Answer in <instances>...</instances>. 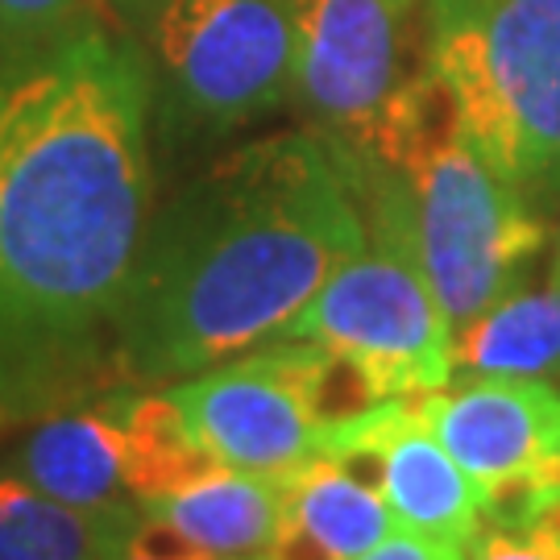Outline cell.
<instances>
[{
	"instance_id": "9",
	"label": "cell",
	"mask_w": 560,
	"mask_h": 560,
	"mask_svg": "<svg viewBox=\"0 0 560 560\" xmlns=\"http://www.w3.org/2000/svg\"><path fill=\"white\" fill-rule=\"evenodd\" d=\"M154 59L200 125H245L295 92V34L282 0H159Z\"/></svg>"
},
{
	"instance_id": "8",
	"label": "cell",
	"mask_w": 560,
	"mask_h": 560,
	"mask_svg": "<svg viewBox=\"0 0 560 560\" xmlns=\"http://www.w3.org/2000/svg\"><path fill=\"white\" fill-rule=\"evenodd\" d=\"M436 441L481 494L494 527H527L560 515V382L457 374L420 395Z\"/></svg>"
},
{
	"instance_id": "1",
	"label": "cell",
	"mask_w": 560,
	"mask_h": 560,
	"mask_svg": "<svg viewBox=\"0 0 560 560\" xmlns=\"http://www.w3.org/2000/svg\"><path fill=\"white\" fill-rule=\"evenodd\" d=\"M150 71L92 21L0 59V411H59L113 370L154 217Z\"/></svg>"
},
{
	"instance_id": "2",
	"label": "cell",
	"mask_w": 560,
	"mask_h": 560,
	"mask_svg": "<svg viewBox=\"0 0 560 560\" xmlns=\"http://www.w3.org/2000/svg\"><path fill=\"white\" fill-rule=\"evenodd\" d=\"M361 245L358 191L324 133L224 154L154 203L117 324V378L166 386L279 340Z\"/></svg>"
},
{
	"instance_id": "13",
	"label": "cell",
	"mask_w": 560,
	"mask_h": 560,
	"mask_svg": "<svg viewBox=\"0 0 560 560\" xmlns=\"http://www.w3.org/2000/svg\"><path fill=\"white\" fill-rule=\"evenodd\" d=\"M287 494L291 532L275 560H358L399 527L361 457L324 453L287 481Z\"/></svg>"
},
{
	"instance_id": "15",
	"label": "cell",
	"mask_w": 560,
	"mask_h": 560,
	"mask_svg": "<svg viewBox=\"0 0 560 560\" xmlns=\"http://www.w3.org/2000/svg\"><path fill=\"white\" fill-rule=\"evenodd\" d=\"M457 374L560 382V282L520 287L457 328Z\"/></svg>"
},
{
	"instance_id": "10",
	"label": "cell",
	"mask_w": 560,
	"mask_h": 560,
	"mask_svg": "<svg viewBox=\"0 0 560 560\" xmlns=\"http://www.w3.org/2000/svg\"><path fill=\"white\" fill-rule=\"evenodd\" d=\"M295 34V96L340 154H365L411 83L407 34L423 0H282Z\"/></svg>"
},
{
	"instance_id": "6",
	"label": "cell",
	"mask_w": 560,
	"mask_h": 560,
	"mask_svg": "<svg viewBox=\"0 0 560 560\" xmlns=\"http://www.w3.org/2000/svg\"><path fill=\"white\" fill-rule=\"evenodd\" d=\"M162 390L217 465L270 481H291L324 457L340 420L374 407L358 374L316 340H270Z\"/></svg>"
},
{
	"instance_id": "4",
	"label": "cell",
	"mask_w": 560,
	"mask_h": 560,
	"mask_svg": "<svg viewBox=\"0 0 560 560\" xmlns=\"http://www.w3.org/2000/svg\"><path fill=\"white\" fill-rule=\"evenodd\" d=\"M423 67L465 141L536 208L560 200V0H423Z\"/></svg>"
},
{
	"instance_id": "19",
	"label": "cell",
	"mask_w": 560,
	"mask_h": 560,
	"mask_svg": "<svg viewBox=\"0 0 560 560\" xmlns=\"http://www.w3.org/2000/svg\"><path fill=\"white\" fill-rule=\"evenodd\" d=\"M469 548L448 540H436V536H423V532H411V527H395L386 540H378L370 552H361L358 560H465Z\"/></svg>"
},
{
	"instance_id": "12",
	"label": "cell",
	"mask_w": 560,
	"mask_h": 560,
	"mask_svg": "<svg viewBox=\"0 0 560 560\" xmlns=\"http://www.w3.org/2000/svg\"><path fill=\"white\" fill-rule=\"evenodd\" d=\"M145 515L217 560H275L291 532V494L287 481L212 465L150 502Z\"/></svg>"
},
{
	"instance_id": "20",
	"label": "cell",
	"mask_w": 560,
	"mask_h": 560,
	"mask_svg": "<svg viewBox=\"0 0 560 560\" xmlns=\"http://www.w3.org/2000/svg\"><path fill=\"white\" fill-rule=\"evenodd\" d=\"M552 282H560V229H557V254H552V275H548Z\"/></svg>"
},
{
	"instance_id": "11",
	"label": "cell",
	"mask_w": 560,
	"mask_h": 560,
	"mask_svg": "<svg viewBox=\"0 0 560 560\" xmlns=\"http://www.w3.org/2000/svg\"><path fill=\"white\" fill-rule=\"evenodd\" d=\"M324 453L365 460L399 527L460 548H469L486 527L478 486L436 441V432L423 420L420 399H378L374 407L340 420Z\"/></svg>"
},
{
	"instance_id": "5",
	"label": "cell",
	"mask_w": 560,
	"mask_h": 560,
	"mask_svg": "<svg viewBox=\"0 0 560 560\" xmlns=\"http://www.w3.org/2000/svg\"><path fill=\"white\" fill-rule=\"evenodd\" d=\"M365 245L328 275L279 340H316L337 353L365 395L420 399L457 374V332L390 208L358 200Z\"/></svg>"
},
{
	"instance_id": "3",
	"label": "cell",
	"mask_w": 560,
	"mask_h": 560,
	"mask_svg": "<svg viewBox=\"0 0 560 560\" xmlns=\"http://www.w3.org/2000/svg\"><path fill=\"white\" fill-rule=\"evenodd\" d=\"M358 200L390 208L420 254L453 332L527 287L548 224L465 141L441 80L420 67L365 154H340Z\"/></svg>"
},
{
	"instance_id": "16",
	"label": "cell",
	"mask_w": 560,
	"mask_h": 560,
	"mask_svg": "<svg viewBox=\"0 0 560 560\" xmlns=\"http://www.w3.org/2000/svg\"><path fill=\"white\" fill-rule=\"evenodd\" d=\"M92 25V0H0V59L38 55Z\"/></svg>"
},
{
	"instance_id": "17",
	"label": "cell",
	"mask_w": 560,
	"mask_h": 560,
	"mask_svg": "<svg viewBox=\"0 0 560 560\" xmlns=\"http://www.w3.org/2000/svg\"><path fill=\"white\" fill-rule=\"evenodd\" d=\"M465 560H560V515L527 527H494L486 523L469 544Z\"/></svg>"
},
{
	"instance_id": "18",
	"label": "cell",
	"mask_w": 560,
	"mask_h": 560,
	"mask_svg": "<svg viewBox=\"0 0 560 560\" xmlns=\"http://www.w3.org/2000/svg\"><path fill=\"white\" fill-rule=\"evenodd\" d=\"M104 560H217V557L200 552L196 544H187L183 536H175L166 523L150 520V515L141 511L138 520L129 523V532L117 540V548Z\"/></svg>"
},
{
	"instance_id": "7",
	"label": "cell",
	"mask_w": 560,
	"mask_h": 560,
	"mask_svg": "<svg viewBox=\"0 0 560 560\" xmlns=\"http://www.w3.org/2000/svg\"><path fill=\"white\" fill-rule=\"evenodd\" d=\"M9 465L71 506L145 511L217 460L191 441L162 386H125L46 411L9 453Z\"/></svg>"
},
{
	"instance_id": "14",
	"label": "cell",
	"mask_w": 560,
	"mask_h": 560,
	"mask_svg": "<svg viewBox=\"0 0 560 560\" xmlns=\"http://www.w3.org/2000/svg\"><path fill=\"white\" fill-rule=\"evenodd\" d=\"M138 515L50 499L0 460V560H104Z\"/></svg>"
}]
</instances>
